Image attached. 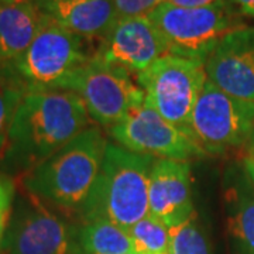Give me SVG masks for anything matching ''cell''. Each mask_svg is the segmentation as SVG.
I'll return each mask as SVG.
<instances>
[{
    "label": "cell",
    "instance_id": "obj_1",
    "mask_svg": "<svg viewBox=\"0 0 254 254\" xmlns=\"http://www.w3.org/2000/svg\"><path fill=\"white\" fill-rule=\"evenodd\" d=\"M92 125L85 103L75 92H28L13 119L0 171L21 178Z\"/></svg>",
    "mask_w": 254,
    "mask_h": 254
},
{
    "label": "cell",
    "instance_id": "obj_2",
    "mask_svg": "<svg viewBox=\"0 0 254 254\" xmlns=\"http://www.w3.org/2000/svg\"><path fill=\"white\" fill-rule=\"evenodd\" d=\"M109 144L100 126L92 125L47 161L20 178L21 188L65 218L81 222L99 178Z\"/></svg>",
    "mask_w": 254,
    "mask_h": 254
},
{
    "label": "cell",
    "instance_id": "obj_3",
    "mask_svg": "<svg viewBox=\"0 0 254 254\" xmlns=\"http://www.w3.org/2000/svg\"><path fill=\"white\" fill-rule=\"evenodd\" d=\"M154 161L151 155L137 154L109 141L99 178L82 210L79 225L106 219L128 232L150 215L148 187Z\"/></svg>",
    "mask_w": 254,
    "mask_h": 254
},
{
    "label": "cell",
    "instance_id": "obj_4",
    "mask_svg": "<svg viewBox=\"0 0 254 254\" xmlns=\"http://www.w3.org/2000/svg\"><path fill=\"white\" fill-rule=\"evenodd\" d=\"M92 44L46 16L24 54L3 66L27 93L61 89L64 82L95 57Z\"/></svg>",
    "mask_w": 254,
    "mask_h": 254
},
{
    "label": "cell",
    "instance_id": "obj_5",
    "mask_svg": "<svg viewBox=\"0 0 254 254\" xmlns=\"http://www.w3.org/2000/svg\"><path fill=\"white\" fill-rule=\"evenodd\" d=\"M148 17L164 37L170 54L203 64L223 37L245 27L227 0L205 7H178L164 1Z\"/></svg>",
    "mask_w": 254,
    "mask_h": 254
},
{
    "label": "cell",
    "instance_id": "obj_6",
    "mask_svg": "<svg viewBox=\"0 0 254 254\" xmlns=\"http://www.w3.org/2000/svg\"><path fill=\"white\" fill-rule=\"evenodd\" d=\"M1 254H83L79 223L47 206L24 188L17 190Z\"/></svg>",
    "mask_w": 254,
    "mask_h": 254
},
{
    "label": "cell",
    "instance_id": "obj_7",
    "mask_svg": "<svg viewBox=\"0 0 254 254\" xmlns=\"http://www.w3.org/2000/svg\"><path fill=\"white\" fill-rule=\"evenodd\" d=\"M61 91L75 92L93 123L106 128L141 106L145 99L133 73L95 57L64 82Z\"/></svg>",
    "mask_w": 254,
    "mask_h": 254
},
{
    "label": "cell",
    "instance_id": "obj_8",
    "mask_svg": "<svg viewBox=\"0 0 254 254\" xmlns=\"http://www.w3.org/2000/svg\"><path fill=\"white\" fill-rule=\"evenodd\" d=\"M136 78L144 91V103L165 120L188 130L192 110L208 81L203 63L167 54Z\"/></svg>",
    "mask_w": 254,
    "mask_h": 254
},
{
    "label": "cell",
    "instance_id": "obj_9",
    "mask_svg": "<svg viewBox=\"0 0 254 254\" xmlns=\"http://www.w3.org/2000/svg\"><path fill=\"white\" fill-rule=\"evenodd\" d=\"M188 130L206 154H225L253 136L254 102L227 95L206 81Z\"/></svg>",
    "mask_w": 254,
    "mask_h": 254
},
{
    "label": "cell",
    "instance_id": "obj_10",
    "mask_svg": "<svg viewBox=\"0 0 254 254\" xmlns=\"http://www.w3.org/2000/svg\"><path fill=\"white\" fill-rule=\"evenodd\" d=\"M108 131L116 144L137 154L177 161L206 155L188 130L165 120L147 103L131 110Z\"/></svg>",
    "mask_w": 254,
    "mask_h": 254
},
{
    "label": "cell",
    "instance_id": "obj_11",
    "mask_svg": "<svg viewBox=\"0 0 254 254\" xmlns=\"http://www.w3.org/2000/svg\"><path fill=\"white\" fill-rule=\"evenodd\" d=\"M168 46L148 16L120 17L96 46L95 58L138 75L164 55Z\"/></svg>",
    "mask_w": 254,
    "mask_h": 254
},
{
    "label": "cell",
    "instance_id": "obj_12",
    "mask_svg": "<svg viewBox=\"0 0 254 254\" xmlns=\"http://www.w3.org/2000/svg\"><path fill=\"white\" fill-rule=\"evenodd\" d=\"M210 83L235 98L254 102V27L236 28L205 60Z\"/></svg>",
    "mask_w": 254,
    "mask_h": 254
},
{
    "label": "cell",
    "instance_id": "obj_13",
    "mask_svg": "<svg viewBox=\"0 0 254 254\" xmlns=\"http://www.w3.org/2000/svg\"><path fill=\"white\" fill-rule=\"evenodd\" d=\"M150 215L173 227L195 215L190 193V163L155 158L148 187Z\"/></svg>",
    "mask_w": 254,
    "mask_h": 254
},
{
    "label": "cell",
    "instance_id": "obj_14",
    "mask_svg": "<svg viewBox=\"0 0 254 254\" xmlns=\"http://www.w3.org/2000/svg\"><path fill=\"white\" fill-rule=\"evenodd\" d=\"M61 27L89 41L103 40L120 18L112 0H34Z\"/></svg>",
    "mask_w": 254,
    "mask_h": 254
},
{
    "label": "cell",
    "instance_id": "obj_15",
    "mask_svg": "<svg viewBox=\"0 0 254 254\" xmlns=\"http://www.w3.org/2000/svg\"><path fill=\"white\" fill-rule=\"evenodd\" d=\"M36 1L0 3V65L13 63L27 50L44 23Z\"/></svg>",
    "mask_w": 254,
    "mask_h": 254
},
{
    "label": "cell",
    "instance_id": "obj_16",
    "mask_svg": "<svg viewBox=\"0 0 254 254\" xmlns=\"http://www.w3.org/2000/svg\"><path fill=\"white\" fill-rule=\"evenodd\" d=\"M225 208L235 254H254V185L245 170L226 185Z\"/></svg>",
    "mask_w": 254,
    "mask_h": 254
},
{
    "label": "cell",
    "instance_id": "obj_17",
    "mask_svg": "<svg viewBox=\"0 0 254 254\" xmlns=\"http://www.w3.org/2000/svg\"><path fill=\"white\" fill-rule=\"evenodd\" d=\"M79 245L83 254H126L133 252L128 232L106 219L81 223Z\"/></svg>",
    "mask_w": 254,
    "mask_h": 254
},
{
    "label": "cell",
    "instance_id": "obj_18",
    "mask_svg": "<svg viewBox=\"0 0 254 254\" xmlns=\"http://www.w3.org/2000/svg\"><path fill=\"white\" fill-rule=\"evenodd\" d=\"M26 93L16 78L0 65V164L6 154L13 119Z\"/></svg>",
    "mask_w": 254,
    "mask_h": 254
},
{
    "label": "cell",
    "instance_id": "obj_19",
    "mask_svg": "<svg viewBox=\"0 0 254 254\" xmlns=\"http://www.w3.org/2000/svg\"><path fill=\"white\" fill-rule=\"evenodd\" d=\"M133 243V252L137 254H157L170 252V229L151 215L137 222L128 230Z\"/></svg>",
    "mask_w": 254,
    "mask_h": 254
},
{
    "label": "cell",
    "instance_id": "obj_20",
    "mask_svg": "<svg viewBox=\"0 0 254 254\" xmlns=\"http://www.w3.org/2000/svg\"><path fill=\"white\" fill-rule=\"evenodd\" d=\"M171 254H212L209 240L200 227L196 213L177 226L170 227Z\"/></svg>",
    "mask_w": 254,
    "mask_h": 254
},
{
    "label": "cell",
    "instance_id": "obj_21",
    "mask_svg": "<svg viewBox=\"0 0 254 254\" xmlns=\"http://www.w3.org/2000/svg\"><path fill=\"white\" fill-rule=\"evenodd\" d=\"M16 195H17L16 180L0 171V247L9 226Z\"/></svg>",
    "mask_w": 254,
    "mask_h": 254
},
{
    "label": "cell",
    "instance_id": "obj_22",
    "mask_svg": "<svg viewBox=\"0 0 254 254\" xmlns=\"http://www.w3.org/2000/svg\"><path fill=\"white\" fill-rule=\"evenodd\" d=\"M120 17L148 16L164 0H112Z\"/></svg>",
    "mask_w": 254,
    "mask_h": 254
},
{
    "label": "cell",
    "instance_id": "obj_23",
    "mask_svg": "<svg viewBox=\"0 0 254 254\" xmlns=\"http://www.w3.org/2000/svg\"><path fill=\"white\" fill-rule=\"evenodd\" d=\"M164 1L178 7H205L216 3L219 0H164Z\"/></svg>",
    "mask_w": 254,
    "mask_h": 254
},
{
    "label": "cell",
    "instance_id": "obj_24",
    "mask_svg": "<svg viewBox=\"0 0 254 254\" xmlns=\"http://www.w3.org/2000/svg\"><path fill=\"white\" fill-rule=\"evenodd\" d=\"M233 1L245 16L254 18V0H233Z\"/></svg>",
    "mask_w": 254,
    "mask_h": 254
},
{
    "label": "cell",
    "instance_id": "obj_25",
    "mask_svg": "<svg viewBox=\"0 0 254 254\" xmlns=\"http://www.w3.org/2000/svg\"><path fill=\"white\" fill-rule=\"evenodd\" d=\"M243 170L247 174V177L250 178V181L254 185V157H247L243 161Z\"/></svg>",
    "mask_w": 254,
    "mask_h": 254
},
{
    "label": "cell",
    "instance_id": "obj_26",
    "mask_svg": "<svg viewBox=\"0 0 254 254\" xmlns=\"http://www.w3.org/2000/svg\"><path fill=\"white\" fill-rule=\"evenodd\" d=\"M18 1H30V0H0V3H18Z\"/></svg>",
    "mask_w": 254,
    "mask_h": 254
},
{
    "label": "cell",
    "instance_id": "obj_27",
    "mask_svg": "<svg viewBox=\"0 0 254 254\" xmlns=\"http://www.w3.org/2000/svg\"><path fill=\"white\" fill-rule=\"evenodd\" d=\"M253 157H254V133H253Z\"/></svg>",
    "mask_w": 254,
    "mask_h": 254
},
{
    "label": "cell",
    "instance_id": "obj_28",
    "mask_svg": "<svg viewBox=\"0 0 254 254\" xmlns=\"http://www.w3.org/2000/svg\"><path fill=\"white\" fill-rule=\"evenodd\" d=\"M157 254H171L170 252H167V253H157Z\"/></svg>",
    "mask_w": 254,
    "mask_h": 254
},
{
    "label": "cell",
    "instance_id": "obj_29",
    "mask_svg": "<svg viewBox=\"0 0 254 254\" xmlns=\"http://www.w3.org/2000/svg\"><path fill=\"white\" fill-rule=\"evenodd\" d=\"M126 254H137V253H134V252H130V253H126Z\"/></svg>",
    "mask_w": 254,
    "mask_h": 254
}]
</instances>
